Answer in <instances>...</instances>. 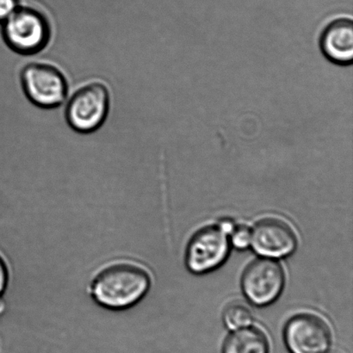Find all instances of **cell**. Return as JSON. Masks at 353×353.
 I'll use <instances>...</instances> for the list:
<instances>
[{"mask_svg": "<svg viewBox=\"0 0 353 353\" xmlns=\"http://www.w3.org/2000/svg\"><path fill=\"white\" fill-rule=\"evenodd\" d=\"M152 285L150 269L137 259L119 258L100 265L90 279L88 292L99 306L123 311L139 303Z\"/></svg>", "mask_w": 353, "mask_h": 353, "instance_id": "cell-1", "label": "cell"}, {"mask_svg": "<svg viewBox=\"0 0 353 353\" xmlns=\"http://www.w3.org/2000/svg\"><path fill=\"white\" fill-rule=\"evenodd\" d=\"M0 30L7 47L23 55L43 50L50 38V24L43 14L26 7H19L1 23Z\"/></svg>", "mask_w": 353, "mask_h": 353, "instance_id": "cell-2", "label": "cell"}, {"mask_svg": "<svg viewBox=\"0 0 353 353\" xmlns=\"http://www.w3.org/2000/svg\"><path fill=\"white\" fill-rule=\"evenodd\" d=\"M233 230V224L226 221L197 232L186 251V265L190 271L202 274L223 265L230 254L228 234Z\"/></svg>", "mask_w": 353, "mask_h": 353, "instance_id": "cell-3", "label": "cell"}, {"mask_svg": "<svg viewBox=\"0 0 353 353\" xmlns=\"http://www.w3.org/2000/svg\"><path fill=\"white\" fill-rule=\"evenodd\" d=\"M109 107L110 96L106 86L101 83H91L72 96L65 108V119L77 132H94L105 122Z\"/></svg>", "mask_w": 353, "mask_h": 353, "instance_id": "cell-4", "label": "cell"}, {"mask_svg": "<svg viewBox=\"0 0 353 353\" xmlns=\"http://www.w3.org/2000/svg\"><path fill=\"white\" fill-rule=\"evenodd\" d=\"M21 83L27 98L41 108H55L68 95V82L54 65L28 64L21 72Z\"/></svg>", "mask_w": 353, "mask_h": 353, "instance_id": "cell-5", "label": "cell"}, {"mask_svg": "<svg viewBox=\"0 0 353 353\" xmlns=\"http://www.w3.org/2000/svg\"><path fill=\"white\" fill-rule=\"evenodd\" d=\"M282 265L272 259H256L242 276V290L247 299L257 306H266L278 299L285 286Z\"/></svg>", "mask_w": 353, "mask_h": 353, "instance_id": "cell-6", "label": "cell"}, {"mask_svg": "<svg viewBox=\"0 0 353 353\" xmlns=\"http://www.w3.org/2000/svg\"><path fill=\"white\" fill-rule=\"evenodd\" d=\"M285 341L292 353H325L331 345V330L316 314H299L286 324Z\"/></svg>", "mask_w": 353, "mask_h": 353, "instance_id": "cell-7", "label": "cell"}, {"mask_svg": "<svg viewBox=\"0 0 353 353\" xmlns=\"http://www.w3.org/2000/svg\"><path fill=\"white\" fill-rule=\"evenodd\" d=\"M251 245L259 255L268 258H283L296 248L297 237L293 228L279 218L259 221L252 231Z\"/></svg>", "mask_w": 353, "mask_h": 353, "instance_id": "cell-8", "label": "cell"}, {"mask_svg": "<svg viewBox=\"0 0 353 353\" xmlns=\"http://www.w3.org/2000/svg\"><path fill=\"white\" fill-rule=\"evenodd\" d=\"M319 46L324 57L331 63L348 67L353 62V21L339 17L330 21L320 34Z\"/></svg>", "mask_w": 353, "mask_h": 353, "instance_id": "cell-9", "label": "cell"}, {"mask_svg": "<svg viewBox=\"0 0 353 353\" xmlns=\"http://www.w3.org/2000/svg\"><path fill=\"white\" fill-rule=\"evenodd\" d=\"M223 353H269L268 339L257 327L240 328L228 337Z\"/></svg>", "mask_w": 353, "mask_h": 353, "instance_id": "cell-10", "label": "cell"}, {"mask_svg": "<svg viewBox=\"0 0 353 353\" xmlns=\"http://www.w3.org/2000/svg\"><path fill=\"white\" fill-rule=\"evenodd\" d=\"M223 321L231 330L248 327L252 321V311L244 303H231L224 310Z\"/></svg>", "mask_w": 353, "mask_h": 353, "instance_id": "cell-11", "label": "cell"}, {"mask_svg": "<svg viewBox=\"0 0 353 353\" xmlns=\"http://www.w3.org/2000/svg\"><path fill=\"white\" fill-rule=\"evenodd\" d=\"M231 242L239 250L247 249L252 242V231L245 226L234 228L231 232Z\"/></svg>", "mask_w": 353, "mask_h": 353, "instance_id": "cell-12", "label": "cell"}, {"mask_svg": "<svg viewBox=\"0 0 353 353\" xmlns=\"http://www.w3.org/2000/svg\"><path fill=\"white\" fill-rule=\"evenodd\" d=\"M17 8H19L17 0H0V24L12 16Z\"/></svg>", "mask_w": 353, "mask_h": 353, "instance_id": "cell-13", "label": "cell"}, {"mask_svg": "<svg viewBox=\"0 0 353 353\" xmlns=\"http://www.w3.org/2000/svg\"><path fill=\"white\" fill-rule=\"evenodd\" d=\"M9 283V269L8 265L3 259V256L0 254V297H2L3 293L6 292L7 286Z\"/></svg>", "mask_w": 353, "mask_h": 353, "instance_id": "cell-14", "label": "cell"}, {"mask_svg": "<svg viewBox=\"0 0 353 353\" xmlns=\"http://www.w3.org/2000/svg\"><path fill=\"white\" fill-rule=\"evenodd\" d=\"M6 304L3 303L2 297H0V314L5 311Z\"/></svg>", "mask_w": 353, "mask_h": 353, "instance_id": "cell-15", "label": "cell"}]
</instances>
